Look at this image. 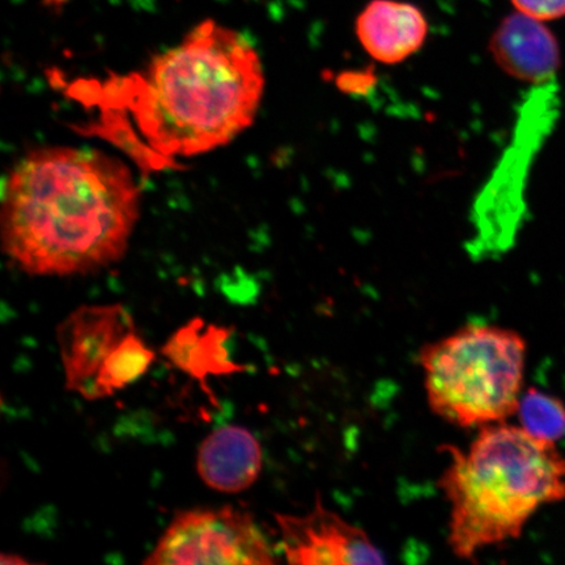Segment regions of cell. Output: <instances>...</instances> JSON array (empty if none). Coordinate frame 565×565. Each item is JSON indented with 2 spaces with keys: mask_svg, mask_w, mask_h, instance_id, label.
<instances>
[{
  "mask_svg": "<svg viewBox=\"0 0 565 565\" xmlns=\"http://www.w3.org/2000/svg\"><path fill=\"white\" fill-rule=\"evenodd\" d=\"M140 214V190L124 161L96 150L39 148L7 177L2 245L32 277H75L119 263Z\"/></svg>",
  "mask_w": 565,
  "mask_h": 565,
  "instance_id": "6da1fadb",
  "label": "cell"
},
{
  "mask_svg": "<svg viewBox=\"0 0 565 565\" xmlns=\"http://www.w3.org/2000/svg\"><path fill=\"white\" fill-rule=\"evenodd\" d=\"M263 61L244 34L202 21L141 73L106 83L151 161L193 158L224 147L256 119L265 94Z\"/></svg>",
  "mask_w": 565,
  "mask_h": 565,
  "instance_id": "7a4b0ae2",
  "label": "cell"
},
{
  "mask_svg": "<svg viewBox=\"0 0 565 565\" xmlns=\"http://www.w3.org/2000/svg\"><path fill=\"white\" fill-rule=\"evenodd\" d=\"M443 449L449 463L439 486L450 505L449 546L459 559L520 539L542 507L565 499V458L556 443L521 426L490 424L468 449Z\"/></svg>",
  "mask_w": 565,
  "mask_h": 565,
  "instance_id": "3957f363",
  "label": "cell"
},
{
  "mask_svg": "<svg viewBox=\"0 0 565 565\" xmlns=\"http://www.w3.org/2000/svg\"><path fill=\"white\" fill-rule=\"evenodd\" d=\"M526 351L518 331L482 323L424 344L418 359L430 412L461 428L510 419L520 405Z\"/></svg>",
  "mask_w": 565,
  "mask_h": 565,
  "instance_id": "277c9868",
  "label": "cell"
},
{
  "mask_svg": "<svg viewBox=\"0 0 565 565\" xmlns=\"http://www.w3.org/2000/svg\"><path fill=\"white\" fill-rule=\"evenodd\" d=\"M536 86L522 104L519 125L512 143L480 192L471 212L472 235L469 252L472 256L490 258L504 253L518 236L524 216V192L530 162L539 150L550 119L554 88Z\"/></svg>",
  "mask_w": 565,
  "mask_h": 565,
  "instance_id": "5b68a950",
  "label": "cell"
},
{
  "mask_svg": "<svg viewBox=\"0 0 565 565\" xmlns=\"http://www.w3.org/2000/svg\"><path fill=\"white\" fill-rule=\"evenodd\" d=\"M275 563L254 515L231 505L177 512L143 561L147 565Z\"/></svg>",
  "mask_w": 565,
  "mask_h": 565,
  "instance_id": "8992f818",
  "label": "cell"
},
{
  "mask_svg": "<svg viewBox=\"0 0 565 565\" xmlns=\"http://www.w3.org/2000/svg\"><path fill=\"white\" fill-rule=\"evenodd\" d=\"M136 330V322L121 303L83 306L70 313L56 328L67 391L96 401L98 374Z\"/></svg>",
  "mask_w": 565,
  "mask_h": 565,
  "instance_id": "52a82bcc",
  "label": "cell"
},
{
  "mask_svg": "<svg viewBox=\"0 0 565 565\" xmlns=\"http://www.w3.org/2000/svg\"><path fill=\"white\" fill-rule=\"evenodd\" d=\"M282 554L289 564H383L384 554L363 529L350 524L324 507L317 494L312 511L296 515L275 514Z\"/></svg>",
  "mask_w": 565,
  "mask_h": 565,
  "instance_id": "ba28073f",
  "label": "cell"
},
{
  "mask_svg": "<svg viewBox=\"0 0 565 565\" xmlns=\"http://www.w3.org/2000/svg\"><path fill=\"white\" fill-rule=\"evenodd\" d=\"M494 62L515 79L542 86L561 67V49L543 21L515 12L507 17L490 41Z\"/></svg>",
  "mask_w": 565,
  "mask_h": 565,
  "instance_id": "9c48e42d",
  "label": "cell"
},
{
  "mask_svg": "<svg viewBox=\"0 0 565 565\" xmlns=\"http://www.w3.org/2000/svg\"><path fill=\"white\" fill-rule=\"evenodd\" d=\"M429 25L418 6L402 0H371L359 13L356 35L374 61L398 65L426 44Z\"/></svg>",
  "mask_w": 565,
  "mask_h": 565,
  "instance_id": "30bf717a",
  "label": "cell"
},
{
  "mask_svg": "<svg viewBox=\"0 0 565 565\" xmlns=\"http://www.w3.org/2000/svg\"><path fill=\"white\" fill-rule=\"evenodd\" d=\"M233 328L207 323L195 317L169 337L161 353L182 373L196 381L212 404H216L209 386L210 377L231 376L247 370L235 362L231 353Z\"/></svg>",
  "mask_w": 565,
  "mask_h": 565,
  "instance_id": "8fae6325",
  "label": "cell"
},
{
  "mask_svg": "<svg viewBox=\"0 0 565 565\" xmlns=\"http://www.w3.org/2000/svg\"><path fill=\"white\" fill-rule=\"evenodd\" d=\"M264 451L256 436L242 426L212 430L196 454V471L211 490L239 493L257 482Z\"/></svg>",
  "mask_w": 565,
  "mask_h": 565,
  "instance_id": "7c38bea8",
  "label": "cell"
},
{
  "mask_svg": "<svg viewBox=\"0 0 565 565\" xmlns=\"http://www.w3.org/2000/svg\"><path fill=\"white\" fill-rule=\"evenodd\" d=\"M157 359L154 353L138 334L132 331L119 344L115 355L98 374L96 383V401L109 398L125 387L143 377Z\"/></svg>",
  "mask_w": 565,
  "mask_h": 565,
  "instance_id": "4fadbf2b",
  "label": "cell"
},
{
  "mask_svg": "<svg viewBox=\"0 0 565 565\" xmlns=\"http://www.w3.org/2000/svg\"><path fill=\"white\" fill-rule=\"evenodd\" d=\"M520 426L541 439L556 443L565 436V405L539 388L521 395L518 408Z\"/></svg>",
  "mask_w": 565,
  "mask_h": 565,
  "instance_id": "5bb4252c",
  "label": "cell"
},
{
  "mask_svg": "<svg viewBox=\"0 0 565 565\" xmlns=\"http://www.w3.org/2000/svg\"><path fill=\"white\" fill-rule=\"evenodd\" d=\"M514 9L541 21L565 17V0H511Z\"/></svg>",
  "mask_w": 565,
  "mask_h": 565,
  "instance_id": "9a60e30c",
  "label": "cell"
},
{
  "mask_svg": "<svg viewBox=\"0 0 565 565\" xmlns=\"http://www.w3.org/2000/svg\"><path fill=\"white\" fill-rule=\"evenodd\" d=\"M33 562L26 561L25 557L19 554H2L0 556V564L2 565H28Z\"/></svg>",
  "mask_w": 565,
  "mask_h": 565,
  "instance_id": "2e32d148",
  "label": "cell"
}]
</instances>
